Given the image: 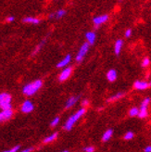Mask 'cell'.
<instances>
[{"instance_id": "6da1fadb", "label": "cell", "mask_w": 151, "mask_h": 152, "mask_svg": "<svg viewBox=\"0 0 151 152\" xmlns=\"http://www.w3.org/2000/svg\"><path fill=\"white\" fill-rule=\"evenodd\" d=\"M43 86V81L42 80H35L31 83H27L22 87V93L27 96H31L36 94Z\"/></svg>"}, {"instance_id": "7a4b0ae2", "label": "cell", "mask_w": 151, "mask_h": 152, "mask_svg": "<svg viewBox=\"0 0 151 152\" xmlns=\"http://www.w3.org/2000/svg\"><path fill=\"white\" fill-rule=\"evenodd\" d=\"M85 111H86L85 108L82 107V109L78 110L74 114H72V115L67 120V121H66L65 124H64V129H65V130H67V131L71 130L73 125L75 124V123H76L78 120H80L85 114Z\"/></svg>"}, {"instance_id": "3957f363", "label": "cell", "mask_w": 151, "mask_h": 152, "mask_svg": "<svg viewBox=\"0 0 151 152\" xmlns=\"http://www.w3.org/2000/svg\"><path fill=\"white\" fill-rule=\"evenodd\" d=\"M11 101H12V97L10 94L7 92L0 93V109L1 110L12 109Z\"/></svg>"}, {"instance_id": "277c9868", "label": "cell", "mask_w": 151, "mask_h": 152, "mask_svg": "<svg viewBox=\"0 0 151 152\" xmlns=\"http://www.w3.org/2000/svg\"><path fill=\"white\" fill-rule=\"evenodd\" d=\"M89 48H90V45L87 42L84 43L81 45V48L78 50V53L76 54V57H75V60H76L77 63L82 62V60L85 59V58L86 57L87 53L89 51Z\"/></svg>"}, {"instance_id": "5b68a950", "label": "cell", "mask_w": 151, "mask_h": 152, "mask_svg": "<svg viewBox=\"0 0 151 152\" xmlns=\"http://www.w3.org/2000/svg\"><path fill=\"white\" fill-rule=\"evenodd\" d=\"M151 99L149 97H146L144 100L142 101L141 106L139 108V114H138V117L143 119V118H147L148 115V111H147V108H148V105L150 103Z\"/></svg>"}, {"instance_id": "8992f818", "label": "cell", "mask_w": 151, "mask_h": 152, "mask_svg": "<svg viewBox=\"0 0 151 152\" xmlns=\"http://www.w3.org/2000/svg\"><path fill=\"white\" fill-rule=\"evenodd\" d=\"M109 19V16L108 14H102L99 15V16H96L93 19V23L95 25V27L98 28L99 26L103 25L104 23H106Z\"/></svg>"}, {"instance_id": "52a82bcc", "label": "cell", "mask_w": 151, "mask_h": 152, "mask_svg": "<svg viewBox=\"0 0 151 152\" xmlns=\"http://www.w3.org/2000/svg\"><path fill=\"white\" fill-rule=\"evenodd\" d=\"M72 73V68L68 66L66 68H63L62 71L60 72L58 75V81L59 82H65L71 77V75Z\"/></svg>"}, {"instance_id": "ba28073f", "label": "cell", "mask_w": 151, "mask_h": 152, "mask_svg": "<svg viewBox=\"0 0 151 152\" xmlns=\"http://www.w3.org/2000/svg\"><path fill=\"white\" fill-rule=\"evenodd\" d=\"M150 86H151V83L147 82V81H144V80H137V81H135L133 83L134 89L139 90V91L146 90V89L149 88Z\"/></svg>"}, {"instance_id": "9c48e42d", "label": "cell", "mask_w": 151, "mask_h": 152, "mask_svg": "<svg viewBox=\"0 0 151 152\" xmlns=\"http://www.w3.org/2000/svg\"><path fill=\"white\" fill-rule=\"evenodd\" d=\"M12 116H13V110H12V109L2 110L1 111H0V123L9 120Z\"/></svg>"}, {"instance_id": "30bf717a", "label": "cell", "mask_w": 151, "mask_h": 152, "mask_svg": "<svg viewBox=\"0 0 151 152\" xmlns=\"http://www.w3.org/2000/svg\"><path fill=\"white\" fill-rule=\"evenodd\" d=\"M34 106L33 102L30 100H25L21 105L20 110L23 113H30L34 110Z\"/></svg>"}, {"instance_id": "8fae6325", "label": "cell", "mask_w": 151, "mask_h": 152, "mask_svg": "<svg viewBox=\"0 0 151 152\" xmlns=\"http://www.w3.org/2000/svg\"><path fill=\"white\" fill-rule=\"evenodd\" d=\"M71 61V56L70 54L66 55L61 60H59V62L57 64V68H58V69H62V68H66L70 65Z\"/></svg>"}, {"instance_id": "7c38bea8", "label": "cell", "mask_w": 151, "mask_h": 152, "mask_svg": "<svg viewBox=\"0 0 151 152\" xmlns=\"http://www.w3.org/2000/svg\"><path fill=\"white\" fill-rule=\"evenodd\" d=\"M85 39H86V42L90 45H93L96 40V34L93 31H89V32L85 33Z\"/></svg>"}, {"instance_id": "4fadbf2b", "label": "cell", "mask_w": 151, "mask_h": 152, "mask_svg": "<svg viewBox=\"0 0 151 152\" xmlns=\"http://www.w3.org/2000/svg\"><path fill=\"white\" fill-rule=\"evenodd\" d=\"M67 11L63 9L61 10H58L55 12H53L49 15V18L50 19H54V20H59V19H62L65 15H66Z\"/></svg>"}, {"instance_id": "5bb4252c", "label": "cell", "mask_w": 151, "mask_h": 152, "mask_svg": "<svg viewBox=\"0 0 151 152\" xmlns=\"http://www.w3.org/2000/svg\"><path fill=\"white\" fill-rule=\"evenodd\" d=\"M22 21L24 23H29V24H34V25H37L39 24L41 22V20L38 18H35V17H32V16H28L22 19Z\"/></svg>"}, {"instance_id": "9a60e30c", "label": "cell", "mask_w": 151, "mask_h": 152, "mask_svg": "<svg viewBox=\"0 0 151 152\" xmlns=\"http://www.w3.org/2000/svg\"><path fill=\"white\" fill-rule=\"evenodd\" d=\"M123 48V41L122 39H118L114 43V53L116 56H119L122 52V49Z\"/></svg>"}, {"instance_id": "2e32d148", "label": "cell", "mask_w": 151, "mask_h": 152, "mask_svg": "<svg viewBox=\"0 0 151 152\" xmlns=\"http://www.w3.org/2000/svg\"><path fill=\"white\" fill-rule=\"evenodd\" d=\"M107 80L110 83H113V82H115L117 80V77H118V72L116 70L114 69H111L109 70L108 72H107Z\"/></svg>"}, {"instance_id": "e0dca14e", "label": "cell", "mask_w": 151, "mask_h": 152, "mask_svg": "<svg viewBox=\"0 0 151 152\" xmlns=\"http://www.w3.org/2000/svg\"><path fill=\"white\" fill-rule=\"evenodd\" d=\"M79 100V96H71L69 99L66 101V104H65V108L66 109H70L71 107L77 103V101Z\"/></svg>"}, {"instance_id": "ac0fdd59", "label": "cell", "mask_w": 151, "mask_h": 152, "mask_svg": "<svg viewBox=\"0 0 151 152\" xmlns=\"http://www.w3.org/2000/svg\"><path fill=\"white\" fill-rule=\"evenodd\" d=\"M125 96V93L124 92H118V93H116V94H114V95H112L109 99H108V101L109 102H113V101H116V100H119V99H120L122 97H123Z\"/></svg>"}, {"instance_id": "d6986e66", "label": "cell", "mask_w": 151, "mask_h": 152, "mask_svg": "<svg viewBox=\"0 0 151 152\" xmlns=\"http://www.w3.org/2000/svg\"><path fill=\"white\" fill-rule=\"evenodd\" d=\"M46 42H47V39H44V40H42L38 45H37L36 47H35V48L34 49V51H33L32 56H34V55H36V54H38V53L40 52V50L43 48L44 45H46Z\"/></svg>"}, {"instance_id": "ffe728a7", "label": "cell", "mask_w": 151, "mask_h": 152, "mask_svg": "<svg viewBox=\"0 0 151 152\" xmlns=\"http://www.w3.org/2000/svg\"><path fill=\"white\" fill-rule=\"evenodd\" d=\"M112 134H113V131L111 130V129H109V130H107L105 133H104V134H103V136H102V140L104 141V142H107V141H109L111 137H112Z\"/></svg>"}, {"instance_id": "44dd1931", "label": "cell", "mask_w": 151, "mask_h": 152, "mask_svg": "<svg viewBox=\"0 0 151 152\" xmlns=\"http://www.w3.org/2000/svg\"><path fill=\"white\" fill-rule=\"evenodd\" d=\"M57 137H58V133H54V134H52L48 135L47 137L44 138V143H46V144L51 143V142H53V141H55V140L57 139Z\"/></svg>"}, {"instance_id": "7402d4cb", "label": "cell", "mask_w": 151, "mask_h": 152, "mask_svg": "<svg viewBox=\"0 0 151 152\" xmlns=\"http://www.w3.org/2000/svg\"><path fill=\"white\" fill-rule=\"evenodd\" d=\"M139 114V109L136 107H133L129 110V115L131 117H135V116H138Z\"/></svg>"}, {"instance_id": "603a6c76", "label": "cell", "mask_w": 151, "mask_h": 152, "mask_svg": "<svg viewBox=\"0 0 151 152\" xmlns=\"http://www.w3.org/2000/svg\"><path fill=\"white\" fill-rule=\"evenodd\" d=\"M141 65H142L143 68H147V67H148V66L150 65V60H149V58H143Z\"/></svg>"}, {"instance_id": "cb8c5ba5", "label": "cell", "mask_w": 151, "mask_h": 152, "mask_svg": "<svg viewBox=\"0 0 151 152\" xmlns=\"http://www.w3.org/2000/svg\"><path fill=\"white\" fill-rule=\"evenodd\" d=\"M133 136H134V134L133 133V132H131V131H129V132H127L125 134H124V139L125 140H131V139H133Z\"/></svg>"}, {"instance_id": "d4e9b609", "label": "cell", "mask_w": 151, "mask_h": 152, "mask_svg": "<svg viewBox=\"0 0 151 152\" xmlns=\"http://www.w3.org/2000/svg\"><path fill=\"white\" fill-rule=\"evenodd\" d=\"M59 121H60L59 117H55L54 119L52 120L51 124H50L51 127H55V126H57V125H58V124H59Z\"/></svg>"}, {"instance_id": "484cf974", "label": "cell", "mask_w": 151, "mask_h": 152, "mask_svg": "<svg viewBox=\"0 0 151 152\" xmlns=\"http://www.w3.org/2000/svg\"><path fill=\"white\" fill-rule=\"evenodd\" d=\"M132 34H133V31H132V29H127L125 33H124V36L126 38H130L132 36Z\"/></svg>"}, {"instance_id": "4316f807", "label": "cell", "mask_w": 151, "mask_h": 152, "mask_svg": "<svg viewBox=\"0 0 151 152\" xmlns=\"http://www.w3.org/2000/svg\"><path fill=\"white\" fill-rule=\"evenodd\" d=\"M19 149H20V147H19V146H16V147H14V148H11V149L6 150V151H3V152H18Z\"/></svg>"}, {"instance_id": "83f0119b", "label": "cell", "mask_w": 151, "mask_h": 152, "mask_svg": "<svg viewBox=\"0 0 151 152\" xmlns=\"http://www.w3.org/2000/svg\"><path fill=\"white\" fill-rule=\"evenodd\" d=\"M85 152H94L95 151V148L92 146H89V147L85 148Z\"/></svg>"}, {"instance_id": "f1b7e54d", "label": "cell", "mask_w": 151, "mask_h": 152, "mask_svg": "<svg viewBox=\"0 0 151 152\" xmlns=\"http://www.w3.org/2000/svg\"><path fill=\"white\" fill-rule=\"evenodd\" d=\"M89 105V101L87 100V99H85V100H82V107H87V106Z\"/></svg>"}, {"instance_id": "f546056e", "label": "cell", "mask_w": 151, "mask_h": 152, "mask_svg": "<svg viewBox=\"0 0 151 152\" xmlns=\"http://www.w3.org/2000/svg\"><path fill=\"white\" fill-rule=\"evenodd\" d=\"M7 22H13L14 20H15V18H14V16H9L7 18V20H6Z\"/></svg>"}, {"instance_id": "4dcf8cb0", "label": "cell", "mask_w": 151, "mask_h": 152, "mask_svg": "<svg viewBox=\"0 0 151 152\" xmlns=\"http://www.w3.org/2000/svg\"><path fill=\"white\" fill-rule=\"evenodd\" d=\"M144 151H145V152H151V146H147V147L144 148Z\"/></svg>"}, {"instance_id": "1f68e13d", "label": "cell", "mask_w": 151, "mask_h": 152, "mask_svg": "<svg viewBox=\"0 0 151 152\" xmlns=\"http://www.w3.org/2000/svg\"><path fill=\"white\" fill-rule=\"evenodd\" d=\"M33 149H34V148H26V149H24V150H22V151H20V152H32Z\"/></svg>"}, {"instance_id": "d6a6232c", "label": "cell", "mask_w": 151, "mask_h": 152, "mask_svg": "<svg viewBox=\"0 0 151 152\" xmlns=\"http://www.w3.org/2000/svg\"><path fill=\"white\" fill-rule=\"evenodd\" d=\"M62 152H69V151H68V150H64V151H62Z\"/></svg>"}]
</instances>
